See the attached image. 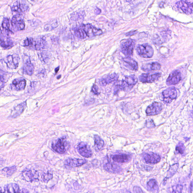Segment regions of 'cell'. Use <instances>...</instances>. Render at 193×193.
Wrapping results in <instances>:
<instances>
[{
    "label": "cell",
    "mask_w": 193,
    "mask_h": 193,
    "mask_svg": "<svg viewBox=\"0 0 193 193\" xmlns=\"http://www.w3.org/2000/svg\"><path fill=\"white\" fill-rule=\"evenodd\" d=\"M52 147L56 153L63 154L68 150L70 145L65 138H62L57 140L53 143Z\"/></svg>",
    "instance_id": "cell-1"
},
{
    "label": "cell",
    "mask_w": 193,
    "mask_h": 193,
    "mask_svg": "<svg viewBox=\"0 0 193 193\" xmlns=\"http://www.w3.org/2000/svg\"><path fill=\"white\" fill-rule=\"evenodd\" d=\"M136 42L131 39H125L121 43V49L122 53L126 56L133 55Z\"/></svg>",
    "instance_id": "cell-2"
},
{
    "label": "cell",
    "mask_w": 193,
    "mask_h": 193,
    "mask_svg": "<svg viewBox=\"0 0 193 193\" xmlns=\"http://www.w3.org/2000/svg\"><path fill=\"white\" fill-rule=\"evenodd\" d=\"M136 51L140 56L146 58L153 57L154 52L153 48L147 44L138 45L136 47Z\"/></svg>",
    "instance_id": "cell-3"
},
{
    "label": "cell",
    "mask_w": 193,
    "mask_h": 193,
    "mask_svg": "<svg viewBox=\"0 0 193 193\" xmlns=\"http://www.w3.org/2000/svg\"><path fill=\"white\" fill-rule=\"evenodd\" d=\"M178 92L176 88L174 87L168 88L162 92L164 101L166 103H170L172 100L177 98Z\"/></svg>",
    "instance_id": "cell-4"
},
{
    "label": "cell",
    "mask_w": 193,
    "mask_h": 193,
    "mask_svg": "<svg viewBox=\"0 0 193 193\" xmlns=\"http://www.w3.org/2000/svg\"><path fill=\"white\" fill-rule=\"evenodd\" d=\"M81 28L85 31L87 36L89 37L99 36L103 33L101 29H97L90 24L83 25Z\"/></svg>",
    "instance_id": "cell-5"
},
{
    "label": "cell",
    "mask_w": 193,
    "mask_h": 193,
    "mask_svg": "<svg viewBox=\"0 0 193 193\" xmlns=\"http://www.w3.org/2000/svg\"><path fill=\"white\" fill-rule=\"evenodd\" d=\"M162 105L161 103L154 102L147 107L146 110V114L147 116H153L159 114L162 111Z\"/></svg>",
    "instance_id": "cell-6"
},
{
    "label": "cell",
    "mask_w": 193,
    "mask_h": 193,
    "mask_svg": "<svg viewBox=\"0 0 193 193\" xmlns=\"http://www.w3.org/2000/svg\"><path fill=\"white\" fill-rule=\"evenodd\" d=\"M77 150L79 154L85 158H90L92 153L90 146L85 142H81L78 144Z\"/></svg>",
    "instance_id": "cell-7"
},
{
    "label": "cell",
    "mask_w": 193,
    "mask_h": 193,
    "mask_svg": "<svg viewBox=\"0 0 193 193\" xmlns=\"http://www.w3.org/2000/svg\"><path fill=\"white\" fill-rule=\"evenodd\" d=\"M19 61V56L17 54L8 56L5 60L7 67L11 69H16L18 68Z\"/></svg>",
    "instance_id": "cell-8"
},
{
    "label": "cell",
    "mask_w": 193,
    "mask_h": 193,
    "mask_svg": "<svg viewBox=\"0 0 193 193\" xmlns=\"http://www.w3.org/2000/svg\"><path fill=\"white\" fill-rule=\"evenodd\" d=\"M177 8L188 15L193 12V2L187 1H180L176 3Z\"/></svg>",
    "instance_id": "cell-9"
},
{
    "label": "cell",
    "mask_w": 193,
    "mask_h": 193,
    "mask_svg": "<svg viewBox=\"0 0 193 193\" xmlns=\"http://www.w3.org/2000/svg\"><path fill=\"white\" fill-rule=\"evenodd\" d=\"M161 76V74H143L139 77L140 81L143 83H151L157 80Z\"/></svg>",
    "instance_id": "cell-10"
},
{
    "label": "cell",
    "mask_w": 193,
    "mask_h": 193,
    "mask_svg": "<svg viewBox=\"0 0 193 193\" xmlns=\"http://www.w3.org/2000/svg\"><path fill=\"white\" fill-rule=\"evenodd\" d=\"M39 174L36 171L26 170L22 173L23 179L27 181H33L39 180Z\"/></svg>",
    "instance_id": "cell-11"
},
{
    "label": "cell",
    "mask_w": 193,
    "mask_h": 193,
    "mask_svg": "<svg viewBox=\"0 0 193 193\" xmlns=\"http://www.w3.org/2000/svg\"><path fill=\"white\" fill-rule=\"evenodd\" d=\"M181 79V73L178 71L172 72L169 75L166 81L168 86L175 85L178 84Z\"/></svg>",
    "instance_id": "cell-12"
},
{
    "label": "cell",
    "mask_w": 193,
    "mask_h": 193,
    "mask_svg": "<svg viewBox=\"0 0 193 193\" xmlns=\"http://www.w3.org/2000/svg\"><path fill=\"white\" fill-rule=\"evenodd\" d=\"M143 158L145 162L148 164H156L161 160V157L159 155L153 153H145Z\"/></svg>",
    "instance_id": "cell-13"
},
{
    "label": "cell",
    "mask_w": 193,
    "mask_h": 193,
    "mask_svg": "<svg viewBox=\"0 0 193 193\" xmlns=\"http://www.w3.org/2000/svg\"><path fill=\"white\" fill-rule=\"evenodd\" d=\"M87 162V160L85 159L70 158L66 160L65 165L69 167H76L82 166Z\"/></svg>",
    "instance_id": "cell-14"
},
{
    "label": "cell",
    "mask_w": 193,
    "mask_h": 193,
    "mask_svg": "<svg viewBox=\"0 0 193 193\" xmlns=\"http://www.w3.org/2000/svg\"><path fill=\"white\" fill-rule=\"evenodd\" d=\"M12 24L13 27L18 30H22L24 29V20L19 15H15L13 17L12 20Z\"/></svg>",
    "instance_id": "cell-15"
},
{
    "label": "cell",
    "mask_w": 193,
    "mask_h": 193,
    "mask_svg": "<svg viewBox=\"0 0 193 193\" xmlns=\"http://www.w3.org/2000/svg\"><path fill=\"white\" fill-rule=\"evenodd\" d=\"M26 80L22 78H17L14 80L10 85L11 88L17 91L23 90L26 88Z\"/></svg>",
    "instance_id": "cell-16"
},
{
    "label": "cell",
    "mask_w": 193,
    "mask_h": 193,
    "mask_svg": "<svg viewBox=\"0 0 193 193\" xmlns=\"http://www.w3.org/2000/svg\"><path fill=\"white\" fill-rule=\"evenodd\" d=\"M103 168L106 171L114 174L119 173L122 171L121 167L120 166L109 161L103 165Z\"/></svg>",
    "instance_id": "cell-17"
},
{
    "label": "cell",
    "mask_w": 193,
    "mask_h": 193,
    "mask_svg": "<svg viewBox=\"0 0 193 193\" xmlns=\"http://www.w3.org/2000/svg\"><path fill=\"white\" fill-rule=\"evenodd\" d=\"M123 62L125 67L130 70H138L139 67L137 63L132 58L129 57L123 58Z\"/></svg>",
    "instance_id": "cell-18"
},
{
    "label": "cell",
    "mask_w": 193,
    "mask_h": 193,
    "mask_svg": "<svg viewBox=\"0 0 193 193\" xmlns=\"http://www.w3.org/2000/svg\"><path fill=\"white\" fill-rule=\"evenodd\" d=\"M119 78V75L117 74L113 73L108 75L106 77L102 78L100 81V86L104 87L113 81H115Z\"/></svg>",
    "instance_id": "cell-19"
},
{
    "label": "cell",
    "mask_w": 193,
    "mask_h": 193,
    "mask_svg": "<svg viewBox=\"0 0 193 193\" xmlns=\"http://www.w3.org/2000/svg\"><path fill=\"white\" fill-rule=\"evenodd\" d=\"M26 106V102L20 103L14 108L11 113V117L15 118L18 117L23 112Z\"/></svg>",
    "instance_id": "cell-20"
},
{
    "label": "cell",
    "mask_w": 193,
    "mask_h": 193,
    "mask_svg": "<svg viewBox=\"0 0 193 193\" xmlns=\"http://www.w3.org/2000/svg\"><path fill=\"white\" fill-rule=\"evenodd\" d=\"M46 42L44 39L40 38L34 40L33 39L30 47H32L36 50H40L45 47Z\"/></svg>",
    "instance_id": "cell-21"
},
{
    "label": "cell",
    "mask_w": 193,
    "mask_h": 193,
    "mask_svg": "<svg viewBox=\"0 0 193 193\" xmlns=\"http://www.w3.org/2000/svg\"><path fill=\"white\" fill-rule=\"evenodd\" d=\"M20 191L18 184L16 183H10L5 186L4 193H20Z\"/></svg>",
    "instance_id": "cell-22"
},
{
    "label": "cell",
    "mask_w": 193,
    "mask_h": 193,
    "mask_svg": "<svg viewBox=\"0 0 193 193\" xmlns=\"http://www.w3.org/2000/svg\"><path fill=\"white\" fill-rule=\"evenodd\" d=\"M129 155L126 154L115 155L112 157L113 160L116 162L125 163L129 162L131 160Z\"/></svg>",
    "instance_id": "cell-23"
},
{
    "label": "cell",
    "mask_w": 193,
    "mask_h": 193,
    "mask_svg": "<svg viewBox=\"0 0 193 193\" xmlns=\"http://www.w3.org/2000/svg\"><path fill=\"white\" fill-rule=\"evenodd\" d=\"M161 65L157 62H153L152 63L145 64L142 66V69L143 71L149 72L153 71H156L160 70Z\"/></svg>",
    "instance_id": "cell-24"
},
{
    "label": "cell",
    "mask_w": 193,
    "mask_h": 193,
    "mask_svg": "<svg viewBox=\"0 0 193 193\" xmlns=\"http://www.w3.org/2000/svg\"><path fill=\"white\" fill-rule=\"evenodd\" d=\"M95 140V144H94V148L96 151H98L101 150L104 147V142L102 138L97 135H95L94 136Z\"/></svg>",
    "instance_id": "cell-25"
},
{
    "label": "cell",
    "mask_w": 193,
    "mask_h": 193,
    "mask_svg": "<svg viewBox=\"0 0 193 193\" xmlns=\"http://www.w3.org/2000/svg\"><path fill=\"white\" fill-rule=\"evenodd\" d=\"M23 70V71L26 74L29 76H31L34 73V67L33 65L31 63L30 61L27 60L25 62Z\"/></svg>",
    "instance_id": "cell-26"
},
{
    "label": "cell",
    "mask_w": 193,
    "mask_h": 193,
    "mask_svg": "<svg viewBox=\"0 0 193 193\" xmlns=\"http://www.w3.org/2000/svg\"><path fill=\"white\" fill-rule=\"evenodd\" d=\"M124 81L130 88H132L137 83L138 79L134 75L126 77Z\"/></svg>",
    "instance_id": "cell-27"
},
{
    "label": "cell",
    "mask_w": 193,
    "mask_h": 193,
    "mask_svg": "<svg viewBox=\"0 0 193 193\" xmlns=\"http://www.w3.org/2000/svg\"><path fill=\"white\" fill-rule=\"evenodd\" d=\"M1 45L3 48H9L12 47V42L7 37L1 36Z\"/></svg>",
    "instance_id": "cell-28"
},
{
    "label": "cell",
    "mask_w": 193,
    "mask_h": 193,
    "mask_svg": "<svg viewBox=\"0 0 193 193\" xmlns=\"http://www.w3.org/2000/svg\"><path fill=\"white\" fill-rule=\"evenodd\" d=\"M16 170L17 168L16 166H13L10 167H5L2 169L1 172H2L3 174H5V175L8 176H10L14 173H15Z\"/></svg>",
    "instance_id": "cell-29"
},
{
    "label": "cell",
    "mask_w": 193,
    "mask_h": 193,
    "mask_svg": "<svg viewBox=\"0 0 193 193\" xmlns=\"http://www.w3.org/2000/svg\"><path fill=\"white\" fill-rule=\"evenodd\" d=\"M179 164H176L172 165L170 166V168L167 171V178H170L173 176L177 172Z\"/></svg>",
    "instance_id": "cell-30"
},
{
    "label": "cell",
    "mask_w": 193,
    "mask_h": 193,
    "mask_svg": "<svg viewBox=\"0 0 193 193\" xmlns=\"http://www.w3.org/2000/svg\"><path fill=\"white\" fill-rule=\"evenodd\" d=\"M58 26L57 22L54 20L50 21L45 26L44 29L45 31H50L52 30Z\"/></svg>",
    "instance_id": "cell-31"
},
{
    "label": "cell",
    "mask_w": 193,
    "mask_h": 193,
    "mask_svg": "<svg viewBox=\"0 0 193 193\" xmlns=\"http://www.w3.org/2000/svg\"><path fill=\"white\" fill-rule=\"evenodd\" d=\"M147 188L150 190L156 191L158 188V183L156 180L151 179L147 183Z\"/></svg>",
    "instance_id": "cell-32"
},
{
    "label": "cell",
    "mask_w": 193,
    "mask_h": 193,
    "mask_svg": "<svg viewBox=\"0 0 193 193\" xmlns=\"http://www.w3.org/2000/svg\"><path fill=\"white\" fill-rule=\"evenodd\" d=\"M183 186L181 185H177L171 187L168 189V193H181Z\"/></svg>",
    "instance_id": "cell-33"
},
{
    "label": "cell",
    "mask_w": 193,
    "mask_h": 193,
    "mask_svg": "<svg viewBox=\"0 0 193 193\" xmlns=\"http://www.w3.org/2000/svg\"><path fill=\"white\" fill-rule=\"evenodd\" d=\"M74 33L76 36L81 39L85 38L87 36L85 31L81 27L75 30Z\"/></svg>",
    "instance_id": "cell-34"
},
{
    "label": "cell",
    "mask_w": 193,
    "mask_h": 193,
    "mask_svg": "<svg viewBox=\"0 0 193 193\" xmlns=\"http://www.w3.org/2000/svg\"><path fill=\"white\" fill-rule=\"evenodd\" d=\"M185 147L182 143L180 142L177 146L176 150L178 153L183 154L185 152Z\"/></svg>",
    "instance_id": "cell-35"
},
{
    "label": "cell",
    "mask_w": 193,
    "mask_h": 193,
    "mask_svg": "<svg viewBox=\"0 0 193 193\" xmlns=\"http://www.w3.org/2000/svg\"><path fill=\"white\" fill-rule=\"evenodd\" d=\"M53 174L49 172L47 173H44L42 175V180L45 182H47L49 181L53 178Z\"/></svg>",
    "instance_id": "cell-36"
},
{
    "label": "cell",
    "mask_w": 193,
    "mask_h": 193,
    "mask_svg": "<svg viewBox=\"0 0 193 193\" xmlns=\"http://www.w3.org/2000/svg\"><path fill=\"white\" fill-rule=\"evenodd\" d=\"M2 27L3 29L9 30L10 29V22L8 19L5 18L3 20Z\"/></svg>",
    "instance_id": "cell-37"
},
{
    "label": "cell",
    "mask_w": 193,
    "mask_h": 193,
    "mask_svg": "<svg viewBox=\"0 0 193 193\" xmlns=\"http://www.w3.org/2000/svg\"><path fill=\"white\" fill-rule=\"evenodd\" d=\"M12 11L13 12H17L20 10V2L19 1H17L14 3L12 7Z\"/></svg>",
    "instance_id": "cell-38"
},
{
    "label": "cell",
    "mask_w": 193,
    "mask_h": 193,
    "mask_svg": "<svg viewBox=\"0 0 193 193\" xmlns=\"http://www.w3.org/2000/svg\"><path fill=\"white\" fill-rule=\"evenodd\" d=\"M146 126L148 128H153L155 127V125L153 120L151 119H149L146 122Z\"/></svg>",
    "instance_id": "cell-39"
},
{
    "label": "cell",
    "mask_w": 193,
    "mask_h": 193,
    "mask_svg": "<svg viewBox=\"0 0 193 193\" xmlns=\"http://www.w3.org/2000/svg\"><path fill=\"white\" fill-rule=\"evenodd\" d=\"M133 191L134 193H145L140 187L137 186L134 187Z\"/></svg>",
    "instance_id": "cell-40"
},
{
    "label": "cell",
    "mask_w": 193,
    "mask_h": 193,
    "mask_svg": "<svg viewBox=\"0 0 193 193\" xmlns=\"http://www.w3.org/2000/svg\"><path fill=\"white\" fill-rule=\"evenodd\" d=\"M91 91L95 95H98L100 92H98V88L96 84H94L92 88Z\"/></svg>",
    "instance_id": "cell-41"
},
{
    "label": "cell",
    "mask_w": 193,
    "mask_h": 193,
    "mask_svg": "<svg viewBox=\"0 0 193 193\" xmlns=\"http://www.w3.org/2000/svg\"><path fill=\"white\" fill-rule=\"evenodd\" d=\"M138 31L136 30L133 31H130L129 32H128L127 33L126 35V36H131L134 35V34H136L137 33Z\"/></svg>",
    "instance_id": "cell-42"
},
{
    "label": "cell",
    "mask_w": 193,
    "mask_h": 193,
    "mask_svg": "<svg viewBox=\"0 0 193 193\" xmlns=\"http://www.w3.org/2000/svg\"><path fill=\"white\" fill-rule=\"evenodd\" d=\"M20 193H29V191L26 189H22L20 191Z\"/></svg>",
    "instance_id": "cell-43"
},
{
    "label": "cell",
    "mask_w": 193,
    "mask_h": 193,
    "mask_svg": "<svg viewBox=\"0 0 193 193\" xmlns=\"http://www.w3.org/2000/svg\"><path fill=\"white\" fill-rule=\"evenodd\" d=\"M191 193H193V182H192L191 184L190 187Z\"/></svg>",
    "instance_id": "cell-44"
},
{
    "label": "cell",
    "mask_w": 193,
    "mask_h": 193,
    "mask_svg": "<svg viewBox=\"0 0 193 193\" xmlns=\"http://www.w3.org/2000/svg\"><path fill=\"white\" fill-rule=\"evenodd\" d=\"M59 67H57V68H56L55 69V71L56 73H57V72H58V71H59Z\"/></svg>",
    "instance_id": "cell-45"
},
{
    "label": "cell",
    "mask_w": 193,
    "mask_h": 193,
    "mask_svg": "<svg viewBox=\"0 0 193 193\" xmlns=\"http://www.w3.org/2000/svg\"><path fill=\"white\" fill-rule=\"evenodd\" d=\"M191 117L193 118V110L191 111Z\"/></svg>",
    "instance_id": "cell-46"
},
{
    "label": "cell",
    "mask_w": 193,
    "mask_h": 193,
    "mask_svg": "<svg viewBox=\"0 0 193 193\" xmlns=\"http://www.w3.org/2000/svg\"><path fill=\"white\" fill-rule=\"evenodd\" d=\"M61 78V75H59V76L57 78V79H59V78Z\"/></svg>",
    "instance_id": "cell-47"
},
{
    "label": "cell",
    "mask_w": 193,
    "mask_h": 193,
    "mask_svg": "<svg viewBox=\"0 0 193 193\" xmlns=\"http://www.w3.org/2000/svg\"><path fill=\"white\" fill-rule=\"evenodd\" d=\"M1 193H3L2 192V191H1Z\"/></svg>",
    "instance_id": "cell-48"
}]
</instances>
